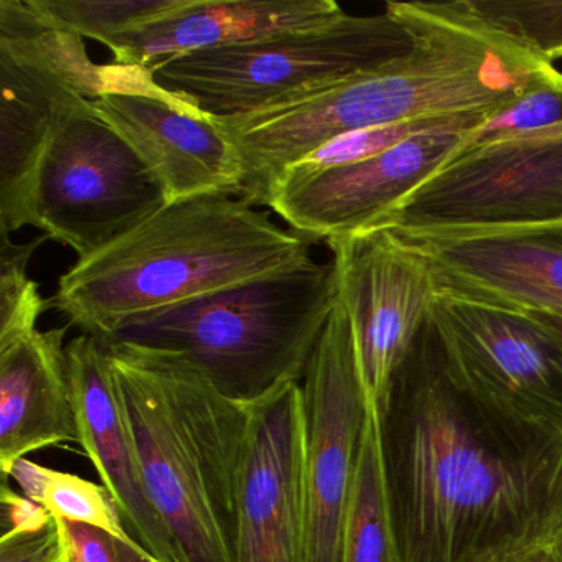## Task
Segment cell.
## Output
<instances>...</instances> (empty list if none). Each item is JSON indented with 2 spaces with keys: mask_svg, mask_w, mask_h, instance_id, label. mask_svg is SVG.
<instances>
[{
  "mask_svg": "<svg viewBox=\"0 0 562 562\" xmlns=\"http://www.w3.org/2000/svg\"><path fill=\"white\" fill-rule=\"evenodd\" d=\"M374 411L396 562H518L562 541V432L476 400L429 321Z\"/></svg>",
  "mask_w": 562,
  "mask_h": 562,
  "instance_id": "cell-1",
  "label": "cell"
},
{
  "mask_svg": "<svg viewBox=\"0 0 562 562\" xmlns=\"http://www.w3.org/2000/svg\"><path fill=\"white\" fill-rule=\"evenodd\" d=\"M414 47L380 67L248 116L213 120L241 159L239 199L268 205L276 180L328 140L424 117L492 114L546 61L480 21L467 0L394 2Z\"/></svg>",
  "mask_w": 562,
  "mask_h": 562,
  "instance_id": "cell-2",
  "label": "cell"
},
{
  "mask_svg": "<svg viewBox=\"0 0 562 562\" xmlns=\"http://www.w3.org/2000/svg\"><path fill=\"white\" fill-rule=\"evenodd\" d=\"M304 236L226 193L170 202L108 248L78 259L48 308L97 338L311 258Z\"/></svg>",
  "mask_w": 562,
  "mask_h": 562,
  "instance_id": "cell-3",
  "label": "cell"
},
{
  "mask_svg": "<svg viewBox=\"0 0 562 562\" xmlns=\"http://www.w3.org/2000/svg\"><path fill=\"white\" fill-rule=\"evenodd\" d=\"M104 348L147 493L180 562L238 561L251 406L176 358Z\"/></svg>",
  "mask_w": 562,
  "mask_h": 562,
  "instance_id": "cell-4",
  "label": "cell"
},
{
  "mask_svg": "<svg viewBox=\"0 0 562 562\" xmlns=\"http://www.w3.org/2000/svg\"><path fill=\"white\" fill-rule=\"evenodd\" d=\"M337 304L334 262L308 258L137 318L98 340L176 358L229 400L251 406L302 381Z\"/></svg>",
  "mask_w": 562,
  "mask_h": 562,
  "instance_id": "cell-5",
  "label": "cell"
},
{
  "mask_svg": "<svg viewBox=\"0 0 562 562\" xmlns=\"http://www.w3.org/2000/svg\"><path fill=\"white\" fill-rule=\"evenodd\" d=\"M414 47L409 22L387 2L246 44L180 55L150 70L154 83L212 120L248 116L380 67Z\"/></svg>",
  "mask_w": 562,
  "mask_h": 562,
  "instance_id": "cell-6",
  "label": "cell"
},
{
  "mask_svg": "<svg viewBox=\"0 0 562 562\" xmlns=\"http://www.w3.org/2000/svg\"><path fill=\"white\" fill-rule=\"evenodd\" d=\"M169 203L162 186L91 101L68 111L38 166L32 226L80 259L113 245Z\"/></svg>",
  "mask_w": 562,
  "mask_h": 562,
  "instance_id": "cell-7",
  "label": "cell"
},
{
  "mask_svg": "<svg viewBox=\"0 0 562 562\" xmlns=\"http://www.w3.org/2000/svg\"><path fill=\"white\" fill-rule=\"evenodd\" d=\"M429 322L456 380L519 423L562 432V321L439 294Z\"/></svg>",
  "mask_w": 562,
  "mask_h": 562,
  "instance_id": "cell-8",
  "label": "cell"
},
{
  "mask_svg": "<svg viewBox=\"0 0 562 562\" xmlns=\"http://www.w3.org/2000/svg\"><path fill=\"white\" fill-rule=\"evenodd\" d=\"M554 222H562V124L460 150L376 226L411 235Z\"/></svg>",
  "mask_w": 562,
  "mask_h": 562,
  "instance_id": "cell-9",
  "label": "cell"
},
{
  "mask_svg": "<svg viewBox=\"0 0 562 562\" xmlns=\"http://www.w3.org/2000/svg\"><path fill=\"white\" fill-rule=\"evenodd\" d=\"M305 416L307 555L341 562L345 516L371 403L353 328L338 301L301 381Z\"/></svg>",
  "mask_w": 562,
  "mask_h": 562,
  "instance_id": "cell-10",
  "label": "cell"
},
{
  "mask_svg": "<svg viewBox=\"0 0 562 562\" xmlns=\"http://www.w3.org/2000/svg\"><path fill=\"white\" fill-rule=\"evenodd\" d=\"M327 245L364 390L376 409L429 321L439 295L436 276L416 248L383 226L331 238Z\"/></svg>",
  "mask_w": 562,
  "mask_h": 562,
  "instance_id": "cell-11",
  "label": "cell"
},
{
  "mask_svg": "<svg viewBox=\"0 0 562 562\" xmlns=\"http://www.w3.org/2000/svg\"><path fill=\"white\" fill-rule=\"evenodd\" d=\"M490 114L416 134L363 162L274 183L268 209L308 241L374 228L424 180L446 166Z\"/></svg>",
  "mask_w": 562,
  "mask_h": 562,
  "instance_id": "cell-12",
  "label": "cell"
},
{
  "mask_svg": "<svg viewBox=\"0 0 562 562\" xmlns=\"http://www.w3.org/2000/svg\"><path fill=\"white\" fill-rule=\"evenodd\" d=\"M305 555L304 403L301 381H289L251 404L236 562H305Z\"/></svg>",
  "mask_w": 562,
  "mask_h": 562,
  "instance_id": "cell-13",
  "label": "cell"
},
{
  "mask_svg": "<svg viewBox=\"0 0 562 562\" xmlns=\"http://www.w3.org/2000/svg\"><path fill=\"white\" fill-rule=\"evenodd\" d=\"M396 235L429 262L439 294L562 321V222Z\"/></svg>",
  "mask_w": 562,
  "mask_h": 562,
  "instance_id": "cell-14",
  "label": "cell"
},
{
  "mask_svg": "<svg viewBox=\"0 0 562 562\" xmlns=\"http://www.w3.org/2000/svg\"><path fill=\"white\" fill-rule=\"evenodd\" d=\"M83 101L0 0V233L32 226L42 157L61 117Z\"/></svg>",
  "mask_w": 562,
  "mask_h": 562,
  "instance_id": "cell-15",
  "label": "cell"
},
{
  "mask_svg": "<svg viewBox=\"0 0 562 562\" xmlns=\"http://www.w3.org/2000/svg\"><path fill=\"white\" fill-rule=\"evenodd\" d=\"M162 186L167 200L241 195L243 166L222 127L173 98L110 93L91 101Z\"/></svg>",
  "mask_w": 562,
  "mask_h": 562,
  "instance_id": "cell-16",
  "label": "cell"
},
{
  "mask_svg": "<svg viewBox=\"0 0 562 562\" xmlns=\"http://www.w3.org/2000/svg\"><path fill=\"white\" fill-rule=\"evenodd\" d=\"M67 360L78 443L113 496L124 528L157 562H180L172 538L147 493L110 353L97 337L83 334L67 345Z\"/></svg>",
  "mask_w": 562,
  "mask_h": 562,
  "instance_id": "cell-17",
  "label": "cell"
},
{
  "mask_svg": "<svg viewBox=\"0 0 562 562\" xmlns=\"http://www.w3.org/2000/svg\"><path fill=\"white\" fill-rule=\"evenodd\" d=\"M345 14L334 0H187L116 42L113 64L150 71L180 55L301 31Z\"/></svg>",
  "mask_w": 562,
  "mask_h": 562,
  "instance_id": "cell-18",
  "label": "cell"
},
{
  "mask_svg": "<svg viewBox=\"0 0 562 562\" xmlns=\"http://www.w3.org/2000/svg\"><path fill=\"white\" fill-rule=\"evenodd\" d=\"M67 328L35 330L0 347V470L61 442H78Z\"/></svg>",
  "mask_w": 562,
  "mask_h": 562,
  "instance_id": "cell-19",
  "label": "cell"
},
{
  "mask_svg": "<svg viewBox=\"0 0 562 562\" xmlns=\"http://www.w3.org/2000/svg\"><path fill=\"white\" fill-rule=\"evenodd\" d=\"M341 562H396L373 406L364 424L357 473L345 516Z\"/></svg>",
  "mask_w": 562,
  "mask_h": 562,
  "instance_id": "cell-20",
  "label": "cell"
},
{
  "mask_svg": "<svg viewBox=\"0 0 562 562\" xmlns=\"http://www.w3.org/2000/svg\"><path fill=\"white\" fill-rule=\"evenodd\" d=\"M52 27L74 32L113 48L146 22L182 8L187 0H27Z\"/></svg>",
  "mask_w": 562,
  "mask_h": 562,
  "instance_id": "cell-21",
  "label": "cell"
},
{
  "mask_svg": "<svg viewBox=\"0 0 562 562\" xmlns=\"http://www.w3.org/2000/svg\"><path fill=\"white\" fill-rule=\"evenodd\" d=\"M561 124L562 71L552 64H544L532 74L515 100L490 114L470 133L465 146L460 150L513 139Z\"/></svg>",
  "mask_w": 562,
  "mask_h": 562,
  "instance_id": "cell-22",
  "label": "cell"
},
{
  "mask_svg": "<svg viewBox=\"0 0 562 562\" xmlns=\"http://www.w3.org/2000/svg\"><path fill=\"white\" fill-rule=\"evenodd\" d=\"M467 5L542 61L562 60V0H467Z\"/></svg>",
  "mask_w": 562,
  "mask_h": 562,
  "instance_id": "cell-23",
  "label": "cell"
},
{
  "mask_svg": "<svg viewBox=\"0 0 562 562\" xmlns=\"http://www.w3.org/2000/svg\"><path fill=\"white\" fill-rule=\"evenodd\" d=\"M470 116H476V114L401 121V123L383 124V126L367 127V130L344 134V136L335 137V139L328 140L324 146L302 157L299 162L289 167L276 182L282 179H302V177L314 176V173L324 172V170L363 162V160L393 149L394 146L416 136V134L449 126V124L459 123V121L467 120Z\"/></svg>",
  "mask_w": 562,
  "mask_h": 562,
  "instance_id": "cell-24",
  "label": "cell"
},
{
  "mask_svg": "<svg viewBox=\"0 0 562 562\" xmlns=\"http://www.w3.org/2000/svg\"><path fill=\"white\" fill-rule=\"evenodd\" d=\"M47 239L44 235L14 243L0 233V347L37 330L38 318L48 308L37 282L27 274L32 256Z\"/></svg>",
  "mask_w": 562,
  "mask_h": 562,
  "instance_id": "cell-25",
  "label": "cell"
},
{
  "mask_svg": "<svg viewBox=\"0 0 562 562\" xmlns=\"http://www.w3.org/2000/svg\"><path fill=\"white\" fill-rule=\"evenodd\" d=\"M44 508L61 521L93 526L127 544L136 542L124 528L120 509L106 486L88 482L74 473L52 470Z\"/></svg>",
  "mask_w": 562,
  "mask_h": 562,
  "instance_id": "cell-26",
  "label": "cell"
},
{
  "mask_svg": "<svg viewBox=\"0 0 562 562\" xmlns=\"http://www.w3.org/2000/svg\"><path fill=\"white\" fill-rule=\"evenodd\" d=\"M65 549L64 529L60 519L54 516L38 531L2 535L0 562H55Z\"/></svg>",
  "mask_w": 562,
  "mask_h": 562,
  "instance_id": "cell-27",
  "label": "cell"
},
{
  "mask_svg": "<svg viewBox=\"0 0 562 562\" xmlns=\"http://www.w3.org/2000/svg\"><path fill=\"white\" fill-rule=\"evenodd\" d=\"M70 562H123L120 539L80 522L61 521Z\"/></svg>",
  "mask_w": 562,
  "mask_h": 562,
  "instance_id": "cell-28",
  "label": "cell"
},
{
  "mask_svg": "<svg viewBox=\"0 0 562 562\" xmlns=\"http://www.w3.org/2000/svg\"><path fill=\"white\" fill-rule=\"evenodd\" d=\"M0 502H2V513H4V516H2L4 518L2 535L38 531V529L45 528L54 518L44 506L32 502L25 495L15 493L9 485L8 476H4V483H2Z\"/></svg>",
  "mask_w": 562,
  "mask_h": 562,
  "instance_id": "cell-29",
  "label": "cell"
},
{
  "mask_svg": "<svg viewBox=\"0 0 562 562\" xmlns=\"http://www.w3.org/2000/svg\"><path fill=\"white\" fill-rule=\"evenodd\" d=\"M50 475L52 469L31 462L25 457L15 460L8 473H4V476H12V479L18 480L19 485L24 490V495L42 506H44L45 492H47Z\"/></svg>",
  "mask_w": 562,
  "mask_h": 562,
  "instance_id": "cell-30",
  "label": "cell"
},
{
  "mask_svg": "<svg viewBox=\"0 0 562 562\" xmlns=\"http://www.w3.org/2000/svg\"><path fill=\"white\" fill-rule=\"evenodd\" d=\"M120 552L123 562H157L136 542L127 544V542L120 541Z\"/></svg>",
  "mask_w": 562,
  "mask_h": 562,
  "instance_id": "cell-31",
  "label": "cell"
},
{
  "mask_svg": "<svg viewBox=\"0 0 562 562\" xmlns=\"http://www.w3.org/2000/svg\"><path fill=\"white\" fill-rule=\"evenodd\" d=\"M518 562H561L559 561L558 546L551 549H541V551L532 552Z\"/></svg>",
  "mask_w": 562,
  "mask_h": 562,
  "instance_id": "cell-32",
  "label": "cell"
},
{
  "mask_svg": "<svg viewBox=\"0 0 562 562\" xmlns=\"http://www.w3.org/2000/svg\"><path fill=\"white\" fill-rule=\"evenodd\" d=\"M67 546V544H65ZM55 562H70V559H68V552L67 549H65L64 554L60 555V558L57 559Z\"/></svg>",
  "mask_w": 562,
  "mask_h": 562,
  "instance_id": "cell-33",
  "label": "cell"
},
{
  "mask_svg": "<svg viewBox=\"0 0 562 562\" xmlns=\"http://www.w3.org/2000/svg\"><path fill=\"white\" fill-rule=\"evenodd\" d=\"M559 561L562 562V541L558 544Z\"/></svg>",
  "mask_w": 562,
  "mask_h": 562,
  "instance_id": "cell-34",
  "label": "cell"
}]
</instances>
